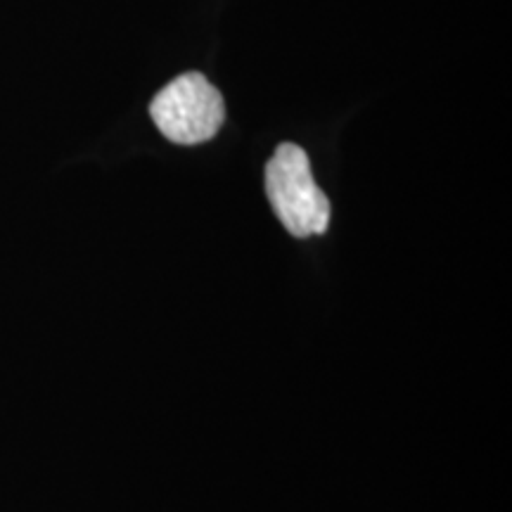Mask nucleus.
<instances>
[{
	"instance_id": "nucleus-1",
	"label": "nucleus",
	"mask_w": 512,
	"mask_h": 512,
	"mask_svg": "<svg viewBox=\"0 0 512 512\" xmlns=\"http://www.w3.org/2000/svg\"><path fill=\"white\" fill-rule=\"evenodd\" d=\"M266 195L294 238L323 235L330 226V200L313 178L309 155L294 143L275 147L266 164Z\"/></svg>"
},
{
	"instance_id": "nucleus-2",
	"label": "nucleus",
	"mask_w": 512,
	"mask_h": 512,
	"mask_svg": "<svg viewBox=\"0 0 512 512\" xmlns=\"http://www.w3.org/2000/svg\"><path fill=\"white\" fill-rule=\"evenodd\" d=\"M150 117L166 140L176 145L207 143L226 121L219 88L200 72L176 76L150 102Z\"/></svg>"
}]
</instances>
